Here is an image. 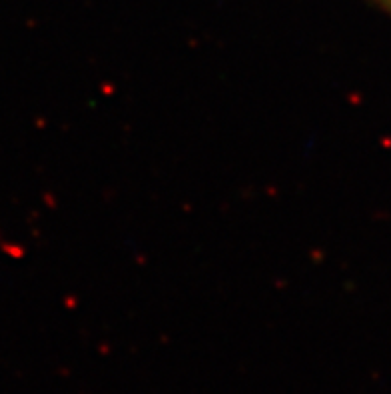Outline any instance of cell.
<instances>
[{"instance_id":"6da1fadb","label":"cell","mask_w":391,"mask_h":394,"mask_svg":"<svg viewBox=\"0 0 391 394\" xmlns=\"http://www.w3.org/2000/svg\"><path fill=\"white\" fill-rule=\"evenodd\" d=\"M371 4H376L381 13H385L387 16H391V0H369Z\"/></svg>"}]
</instances>
